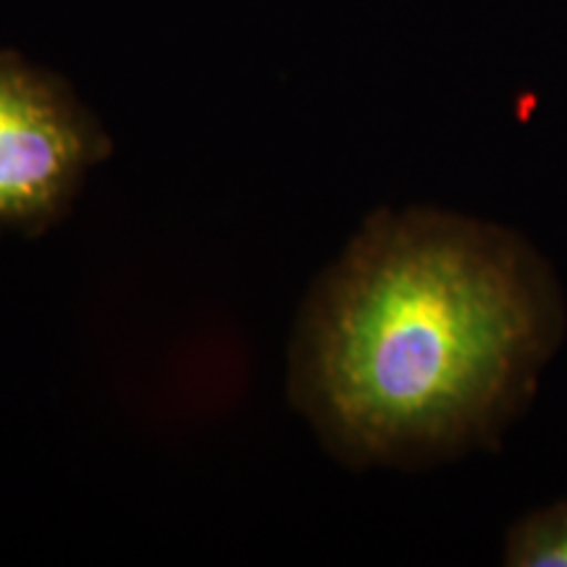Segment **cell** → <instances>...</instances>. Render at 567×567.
<instances>
[{
    "mask_svg": "<svg viewBox=\"0 0 567 567\" xmlns=\"http://www.w3.org/2000/svg\"><path fill=\"white\" fill-rule=\"evenodd\" d=\"M565 337L563 281L520 231L381 208L308 289L287 392L342 465L417 471L499 450Z\"/></svg>",
    "mask_w": 567,
    "mask_h": 567,
    "instance_id": "6da1fadb",
    "label": "cell"
},
{
    "mask_svg": "<svg viewBox=\"0 0 567 567\" xmlns=\"http://www.w3.org/2000/svg\"><path fill=\"white\" fill-rule=\"evenodd\" d=\"M507 567H567V499L517 517L505 536Z\"/></svg>",
    "mask_w": 567,
    "mask_h": 567,
    "instance_id": "3957f363",
    "label": "cell"
},
{
    "mask_svg": "<svg viewBox=\"0 0 567 567\" xmlns=\"http://www.w3.org/2000/svg\"><path fill=\"white\" fill-rule=\"evenodd\" d=\"M111 151L66 84L0 55V234L38 237L59 224Z\"/></svg>",
    "mask_w": 567,
    "mask_h": 567,
    "instance_id": "7a4b0ae2",
    "label": "cell"
}]
</instances>
